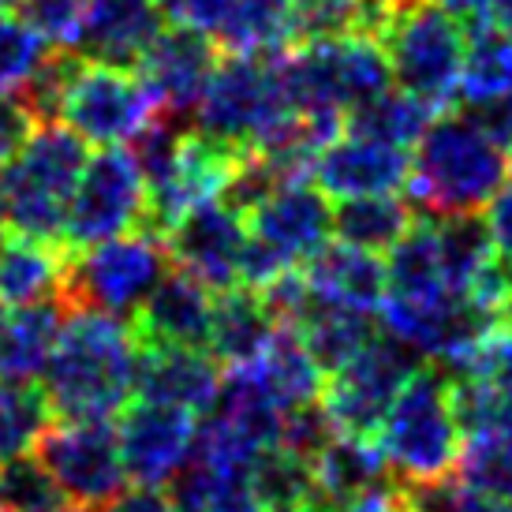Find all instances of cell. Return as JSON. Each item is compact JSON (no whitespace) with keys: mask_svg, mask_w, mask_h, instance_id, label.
Listing matches in <instances>:
<instances>
[{"mask_svg":"<svg viewBox=\"0 0 512 512\" xmlns=\"http://www.w3.org/2000/svg\"><path fill=\"white\" fill-rule=\"evenodd\" d=\"M64 270H68V251L60 243L27 240V236L4 240L0 247V303L23 307V303L57 299Z\"/></svg>","mask_w":512,"mask_h":512,"instance_id":"obj_25","label":"cell"},{"mask_svg":"<svg viewBox=\"0 0 512 512\" xmlns=\"http://www.w3.org/2000/svg\"><path fill=\"white\" fill-rule=\"evenodd\" d=\"M408 512H494V501L475 494L460 475H438V479H415L400 483Z\"/></svg>","mask_w":512,"mask_h":512,"instance_id":"obj_39","label":"cell"},{"mask_svg":"<svg viewBox=\"0 0 512 512\" xmlns=\"http://www.w3.org/2000/svg\"><path fill=\"white\" fill-rule=\"evenodd\" d=\"M486 228H490L494 255L512 270V184L501 187L498 195L486 202Z\"/></svg>","mask_w":512,"mask_h":512,"instance_id":"obj_46","label":"cell"},{"mask_svg":"<svg viewBox=\"0 0 512 512\" xmlns=\"http://www.w3.org/2000/svg\"><path fill=\"white\" fill-rule=\"evenodd\" d=\"M509 176H512V150H509Z\"/></svg>","mask_w":512,"mask_h":512,"instance_id":"obj_53","label":"cell"},{"mask_svg":"<svg viewBox=\"0 0 512 512\" xmlns=\"http://www.w3.org/2000/svg\"><path fill=\"white\" fill-rule=\"evenodd\" d=\"M0 214H4V195H0Z\"/></svg>","mask_w":512,"mask_h":512,"instance_id":"obj_54","label":"cell"},{"mask_svg":"<svg viewBox=\"0 0 512 512\" xmlns=\"http://www.w3.org/2000/svg\"><path fill=\"white\" fill-rule=\"evenodd\" d=\"M217 42L228 53H251V57L285 53L288 45H296L292 0H240Z\"/></svg>","mask_w":512,"mask_h":512,"instance_id":"obj_33","label":"cell"},{"mask_svg":"<svg viewBox=\"0 0 512 512\" xmlns=\"http://www.w3.org/2000/svg\"><path fill=\"white\" fill-rule=\"evenodd\" d=\"M412 202L400 195H356L333 206V240L382 255L412 225Z\"/></svg>","mask_w":512,"mask_h":512,"instance_id":"obj_28","label":"cell"},{"mask_svg":"<svg viewBox=\"0 0 512 512\" xmlns=\"http://www.w3.org/2000/svg\"><path fill=\"white\" fill-rule=\"evenodd\" d=\"M299 333V341L307 344L311 359L318 363L322 374H333L341 370L348 359L363 352L378 333H374V314H359V311H344V307H329V303H318L303 314L299 326H288Z\"/></svg>","mask_w":512,"mask_h":512,"instance_id":"obj_31","label":"cell"},{"mask_svg":"<svg viewBox=\"0 0 512 512\" xmlns=\"http://www.w3.org/2000/svg\"><path fill=\"white\" fill-rule=\"evenodd\" d=\"M393 86L427 101L430 109H449L456 101L468 34L460 19L441 12L434 0H397L382 30Z\"/></svg>","mask_w":512,"mask_h":512,"instance_id":"obj_6","label":"cell"},{"mask_svg":"<svg viewBox=\"0 0 512 512\" xmlns=\"http://www.w3.org/2000/svg\"><path fill=\"white\" fill-rule=\"evenodd\" d=\"M438 116V109H430L427 101H419L408 90H382L370 101L348 109L344 116V131L348 135H363V139H374V143L385 146H400L408 150L423 139V131L430 128V120Z\"/></svg>","mask_w":512,"mask_h":512,"instance_id":"obj_30","label":"cell"},{"mask_svg":"<svg viewBox=\"0 0 512 512\" xmlns=\"http://www.w3.org/2000/svg\"><path fill=\"white\" fill-rule=\"evenodd\" d=\"M19 12L49 45L75 49L86 12H90V0H19Z\"/></svg>","mask_w":512,"mask_h":512,"instance_id":"obj_40","label":"cell"},{"mask_svg":"<svg viewBox=\"0 0 512 512\" xmlns=\"http://www.w3.org/2000/svg\"><path fill=\"white\" fill-rule=\"evenodd\" d=\"M247 243V221L225 202H202L165 232L172 266L195 273L210 292L240 285V255Z\"/></svg>","mask_w":512,"mask_h":512,"instance_id":"obj_14","label":"cell"},{"mask_svg":"<svg viewBox=\"0 0 512 512\" xmlns=\"http://www.w3.org/2000/svg\"><path fill=\"white\" fill-rule=\"evenodd\" d=\"M161 30L165 12L157 0H90L75 49L101 64L135 68Z\"/></svg>","mask_w":512,"mask_h":512,"instance_id":"obj_20","label":"cell"},{"mask_svg":"<svg viewBox=\"0 0 512 512\" xmlns=\"http://www.w3.org/2000/svg\"><path fill=\"white\" fill-rule=\"evenodd\" d=\"M221 389V363L210 348L187 344H139L135 393L157 404H176L191 415H206Z\"/></svg>","mask_w":512,"mask_h":512,"instance_id":"obj_18","label":"cell"},{"mask_svg":"<svg viewBox=\"0 0 512 512\" xmlns=\"http://www.w3.org/2000/svg\"><path fill=\"white\" fill-rule=\"evenodd\" d=\"M157 4H161V12L172 27H187L206 34V38H221L240 0H157Z\"/></svg>","mask_w":512,"mask_h":512,"instance_id":"obj_42","label":"cell"},{"mask_svg":"<svg viewBox=\"0 0 512 512\" xmlns=\"http://www.w3.org/2000/svg\"><path fill=\"white\" fill-rule=\"evenodd\" d=\"M374 441L397 483L449 475L464 441L453 412L449 370H441L438 363H419L408 374V382L400 385Z\"/></svg>","mask_w":512,"mask_h":512,"instance_id":"obj_4","label":"cell"},{"mask_svg":"<svg viewBox=\"0 0 512 512\" xmlns=\"http://www.w3.org/2000/svg\"><path fill=\"white\" fill-rule=\"evenodd\" d=\"M385 277H389V296H430V292H445L434 217L412 221L408 232L389 247Z\"/></svg>","mask_w":512,"mask_h":512,"instance_id":"obj_34","label":"cell"},{"mask_svg":"<svg viewBox=\"0 0 512 512\" xmlns=\"http://www.w3.org/2000/svg\"><path fill=\"white\" fill-rule=\"evenodd\" d=\"M314 468V498L341 509L344 501L370 490L378 483H389L393 471L385 468L378 441L352 438V434H333L326 449L311 460Z\"/></svg>","mask_w":512,"mask_h":512,"instance_id":"obj_24","label":"cell"},{"mask_svg":"<svg viewBox=\"0 0 512 512\" xmlns=\"http://www.w3.org/2000/svg\"><path fill=\"white\" fill-rule=\"evenodd\" d=\"M247 232L262 240L288 266H303L333 240V206L329 195L311 180L281 184L270 199H262L243 217Z\"/></svg>","mask_w":512,"mask_h":512,"instance_id":"obj_15","label":"cell"},{"mask_svg":"<svg viewBox=\"0 0 512 512\" xmlns=\"http://www.w3.org/2000/svg\"><path fill=\"white\" fill-rule=\"evenodd\" d=\"M0 247H4V232H0Z\"/></svg>","mask_w":512,"mask_h":512,"instance_id":"obj_55","label":"cell"},{"mask_svg":"<svg viewBox=\"0 0 512 512\" xmlns=\"http://www.w3.org/2000/svg\"><path fill=\"white\" fill-rule=\"evenodd\" d=\"M195 415L176 404L139 400L124 408L116 423L120 438V460L131 483L139 486H165L172 475L184 468L191 445H195Z\"/></svg>","mask_w":512,"mask_h":512,"instance_id":"obj_13","label":"cell"},{"mask_svg":"<svg viewBox=\"0 0 512 512\" xmlns=\"http://www.w3.org/2000/svg\"><path fill=\"white\" fill-rule=\"evenodd\" d=\"M498 318H501V329H509V333H512V288L505 292V299H501Z\"/></svg>","mask_w":512,"mask_h":512,"instance_id":"obj_51","label":"cell"},{"mask_svg":"<svg viewBox=\"0 0 512 512\" xmlns=\"http://www.w3.org/2000/svg\"><path fill=\"white\" fill-rule=\"evenodd\" d=\"M456 475L486 501L512 505V408L464 434Z\"/></svg>","mask_w":512,"mask_h":512,"instance_id":"obj_26","label":"cell"},{"mask_svg":"<svg viewBox=\"0 0 512 512\" xmlns=\"http://www.w3.org/2000/svg\"><path fill=\"white\" fill-rule=\"evenodd\" d=\"M157 116H161V101L135 68L79 60L68 79L57 120H64V128H72L83 143L128 146Z\"/></svg>","mask_w":512,"mask_h":512,"instance_id":"obj_8","label":"cell"},{"mask_svg":"<svg viewBox=\"0 0 512 512\" xmlns=\"http://www.w3.org/2000/svg\"><path fill=\"white\" fill-rule=\"evenodd\" d=\"M341 512H408V505H404L400 486H393V479H389V483L370 486V490L356 494L352 501H344Z\"/></svg>","mask_w":512,"mask_h":512,"instance_id":"obj_48","label":"cell"},{"mask_svg":"<svg viewBox=\"0 0 512 512\" xmlns=\"http://www.w3.org/2000/svg\"><path fill=\"white\" fill-rule=\"evenodd\" d=\"M292 113L296 109L285 98L277 53L273 57L228 53L225 60H217V68L206 79L191 128L232 150H255Z\"/></svg>","mask_w":512,"mask_h":512,"instance_id":"obj_7","label":"cell"},{"mask_svg":"<svg viewBox=\"0 0 512 512\" xmlns=\"http://www.w3.org/2000/svg\"><path fill=\"white\" fill-rule=\"evenodd\" d=\"M281 322L270 314L255 288L232 285L214 296V318H210V356L221 367H240V363H255Z\"/></svg>","mask_w":512,"mask_h":512,"instance_id":"obj_23","label":"cell"},{"mask_svg":"<svg viewBox=\"0 0 512 512\" xmlns=\"http://www.w3.org/2000/svg\"><path fill=\"white\" fill-rule=\"evenodd\" d=\"M303 277L318 303L344 307V311L378 314L389 296L382 258L348 243H326L318 255L303 262Z\"/></svg>","mask_w":512,"mask_h":512,"instance_id":"obj_21","label":"cell"},{"mask_svg":"<svg viewBox=\"0 0 512 512\" xmlns=\"http://www.w3.org/2000/svg\"><path fill=\"white\" fill-rule=\"evenodd\" d=\"M251 483H255L262 512H299L314 498L311 460H303L285 445H270L255 456Z\"/></svg>","mask_w":512,"mask_h":512,"instance_id":"obj_35","label":"cell"},{"mask_svg":"<svg viewBox=\"0 0 512 512\" xmlns=\"http://www.w3.org/2000/svg\"><path fill=\"white\" fill-rule=\"evenodd\" d=\"M60 299L4 307L0 303V382H34L45 370L64 326Z\"/></svg>","mask_w":512,"mask_h":512,"instance_id":"obj_22","label":"cell"},{"mask_svg":"<svg viewBox=\"0 0 512 512\" xmlns=\"http://www.w3.org/2000/svg\"><path fill=\"white\" fill-rule=\"evenodd\" d=\"M441 12H449L453 19H464V23H471V19H479V15H486V4L490 0H434Z\"/></svg>","mask_w":512,"mask_h":512,"instance_id":"obj_49","label":"cell"},{"mask_svg":"<svg viewBox=\"0 0 512 512\" xmlns=\"http://www.w3.org/2000/svg\"><path fill=\"white\" fill-rule=\"evenodd\" d=\"M468 45H464V68H460V86L456 101L460 105H479L512 90V34L486 23V15L471 19Z\"/></svg>","mask_w":512,"mask_h":512,"instance_id":"obj_29","label":"cell"},{"mask_svg":"<svg viewBox=\"0 0 512 512\" xmlns=\"http://www.w3.org/2000/svg\"><path fill=\"white\" fill-rule=\"evenodd\" d=\"M139 370V341L124 318L68 311L45 363V400L57 419H113L128 408Z\"/></svg>","mask_w":512,"mask_h":512,"instance_id":"obj_1","label":"cell"},{"mask_svg":"<svg viewBox=\"0 0 512 512\" xmlns=\"http://www.w3.org/2000/svg\"><path fill=\"white\" fill-rule=\"evenodd\" d=\"M94 512H172V498L161 490V486L135 483L131 490H120L116 498H109Z\"/></svg>","mask_w":512,"mask_h":512,"instance_id":"obj_47","label":"cell"},{"mask_svg":"<svg viewBox=\"0 0 512 512\" xmlns=\"http://www.w3.org/2000/svg\"><path fill=\"white\" fill-rule=\"evenodd\" d=\"M251 367H255L262 389L270 393V400L281 412L318 400L322 397V385H326V374H322L318 363L311 359L307 344L299 341V333L288 326H281L273 333V341L266 344V352H262Z\"/></svg>","mask_w":512,"mask_h":512,"instance_id":"obj_27","label":"cell"},{"mask_svg":"<svg viewBox=\"0 0 512 512\" xmlns=\"http://www.w3.org/2000/svg\"><path fill=\"white\" fill-rule=\"evenodd\" d=\"M146 221V180L139 161L124 146H101L94 157H86L83 176L75 184L68 202L60 247L75 255L94 243L135 232Z\"/></svg>","mask_w":512,"mask_h":512,"instance_id":"obj_9","label":"cell"},{"mask_svg":"<svg viewBox=\"0 0 512 512\" xmlns=\"http://www.w3.org/2000/svg\"><path fill=\"white\" fill-rule=\"evenodd\" d=\"M172 258L161 236L135 228L86 251L68 255V270L60 281L64 311H101L113 318H131L143 299L169 273Z\"/></svg>","mask_w":512,"mask_h":512,"instance_id":"obj_5","label":"cell"},{"mask_svg":"<svg viewBox=\"0 0 512 512\" xmlns=\"http://www.w3.org/2000/svg\"><path fill=\"white\" fill-rule=\"evenodd\" d=\"M475 374H483L486 382L501 393L505 404H512V333L509 329H498L490 341L483 344V352L471 363ZM464 374V370H460Z\"/></svg>","mask_w":512,"mask_h":512,"instance_id":"obj_44","label":"cell"},{"mask_svg":"<svg viewBox=\"0 0 512 512\" xmlns=\"http://www.w3.org/2000/svg\"><path fill=\"white\" fill-rule=\"evenodd\" d=\"M53 49L19 15L0 12V94H19Z\"/></svg>","mask_w":512,"mask_h":512,"instance_id":"obj_38","label":"cell"},{"mask_svg":"<svg viewBox=\"0 0 512 512\" xmlns=\"http://www.w3.org/2000/svg\"><path fill=\"white\" fill-rule=\"evenodd\" d=\"M38 131V116L19 94H0V165H8Z\"/></svg>","mask_w":512,"mask_h":512,"instance_id":"obj_43","label":"cell"},{"mask_svg":"<svg viewBox=\"0 0 512 512\" xmlns=\"http://www.w3.org/2000/svg\"><path fill=\"white\" fill-rule=\"evenodd\" d=\"M210 318H214V292L202 285L195 273L169 266V273L143 299V307L131 314V329H135L139 344L206 348Z\"/></svg>","mask_w":512,"mask_h":512,"instance_id":"obj_19","label":"cell"},{"mask_svg":"<svg viewBox=\"0 0 512 512\" xmlns=\"http://www.w3.org/2000/svg\"><path fill=\"white\" fill-rule=\"evenodd\" d=\"M217 68V49L214 38H206L199 30L187 27H169L161 30L150 49H146L135 72L143 75L146 86L161 101V116L184 120L191 124L195 105H199L206 79Z\"/></svg>","mask_w":512,"mask_h":512,"instance_id":"obj_16","label":"cell"},{"mask_svg":"<svg viewBox=\"0 0 512 512\" xmlns=\"http://www.w3.org/2000/svg\"><path fill=\"white\" fill-rule=\"evenodd\" d=\"M460 109H464L494 143L512 150V90H505V94H498V98H490V101H479V105H460Z\"/></svg>","mask_w":512,"mask_h":512,"instance_id":"obj_45","label":"cell"},{"mask_svg":"<svg viewBox=\"0 0 512 512\" xmlns=\"http://www.w3.org/2000/svg\"><path fill=\"white\" fill-rule=\"evenodd\" d=\"M57 512H86V509H79V505H64V509H57Z\"/></svg>","mask_w":512,"mask_h":512,"instance_id":"obj_52","label":"cell"},{"mask_svg":"<svg viewBox=\"0 0 512 512\" xmlns=\"http://www.w3.org/2000/svg\"><path fill=\"white\" fill-rule=\"evenodd\" d=\"M86 143L64 124H38L27 146L0 172L4 221L15 236L60 243L68 202L86 165Z\"/></svg>","mask_w":512,"mask_h":512,"instance_id":"obj_3","label":"cell"},{"mask_svg":"<svg viewBox=\"0 0 512 512\" xmlns=\"http://www.w3.org/2000/svg\"><path fill=\"white\" fill-rule=\"evenodd\" d=\"M49 400L34 382H0V460L23 456L49 427Z\"/></svg>","mask_w":512,"mask_h":512,"instance_id":"obj_36","label":"cell"},{"mask_svg":"<svg viewBox=\"0 0 512 512\" xmlns=\"http://www.w3.org/2000/svg\"><path fill=\"white\" fill-rule=\"evenodd\" d=\"M0 512H8V509H0Z\"/></svg>","mask_w":512,"mask_h":512,"instance_id":"obj_56","label":"cell"},{"mask_svg":"<svg viewBox=\"0 0 512 512\" xmlns=\"http://www.w3.org/2000/svg\"><path fill=\"white\" fill-rule=\"evenodd\" d=\"M509 180V150L464 109H441L415 143L408 202L423 217L479 214Z\"/></svg>","mask_w":512,"mask_h":512,"instance_id":"obj_2","label":"cell"},{"mask_svg":"<svg viewBox=\"0 0 512 512\" xmlns=\"http://www.w3.org/2000/svg\"><path fill=\"white\" fill-rule=\"evenodd\" d=\"M486 23H494V27L512 34V0H490L486 4Z\"/></svg>","mask_w":512,"mask_h":512,"instance_id":"obj_50","label":"cell"},{"mask_svg":"<svg viewBox=\"0 0 512 512\" xmlns=\"http://www.w3.org/2000/svg\"><path fill=\"white\" fill-rule=\"evenodd\" d=\"M68 505L53 483V475L42 468L38 456H12L0 460V509L8 512H57Z\"/></svg>","mask_w":512,"mask_h":512,"instance_id":"obj_37","label":"cell"},{"mask_svg":"<svg viewBox=\"0 0 512 512\" xmlns=\"http://www.w3.org/2000/svg\"><path fill=\"white\" fill-rule=\"evenodd\" d=\"M314 184L333 199L356 195H397L408 187L412 157L400 146H385L363 135H337L329 146L314 154Z\"/></svg>","mask_w":512,"mask_h":512,"instance_id":"obj_17","label":"cell"},{"mask_svg":"<svg viewBox=\"0 0 512 512\" xmlns=\"http://www.w3.org/2000/svg\"><path fill=\"white\" fill-rule=\"evenodd\" d=\"M243 150H232L225 143L206 139L202 131H187L180 139V150L172 157V165L161 172V180L146 187V221L143 228L165 240L180 217H187L202 202L221 199L228 172L236 169Z\"/></svg>","mask_w":512,"mask_h":512,"instance_id":"obj_12","label":"cell"},{"mask_svg":"<svg viewBox=\"0 0 512 512\" xmlns=\"http://www.w3.org/2000/svg\"><path fill=\"white\" fill-rule=\"evenodd\" d=\"M434 232H438V258L445 288L464 296L471 281L494 262L490 228H486L483 214H449L434 217Z\"/></svg>","mask_w":512,"mask_h":512,"instance_id":"obj_32","label":"cell"},{"mask_svg":"<svg viewBox=\"0 0 512 512\" xmlns=\"http://www.w3.org/2000/svg\"><path fill=\"white\" fill-rule=\"evenodd\" d=\"M34 445L60 494L86 512L116 498L128 483L113 419H60L57 427H45Z\"/></svg>","mask_w":512,"mask_h":512,"instance_id":"obj_11","label":"cell"},{"mask_svg":"<svg viewBox=\"0 0 512 512\" xmlns=\"http://www.w3.org/2000/svg\"><path fill=\"white\" fill-rule=\"evenodd\" d=\"M337 430L329 423L322 400H311V404H299V408H288L281 415V441L292 453H299L303 460H314V456L326 449V441L333 438Z\"/></svg>","mask_w":512,"mask_h":512,"instance_id":"obj_41","label":"cell"},{"mask_svg":"<svg viewBox=\"0 0 512 512\" xmlns=\"http://www.w3.org/2000/svg\"><path fill=\"white\" fill-rule=\"evenodd\" d=\"M415 359L419 356L412 348H404L393 337H374L341 370H333L329 382L322 385V397H318L333 430L352 434V438H378L400 385L419 367Z\"/></svg>","mask_w":512,"mask_h":512,"instance_id":"obj_10","label":"cell"}]
</instances>
